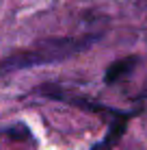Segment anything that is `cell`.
<instances>
[{"label": "cell", "instance_id": "obj_1", "mask_svg": "<svg viewBox=\"0 0 147 150\" xmlns=\"http://www.w3.org/2000/svg\"><path fill=\"white\" fill-rule=\"evenodd\" d=\"M93 37H52L43 39L39 44L30 46L26 50H20L4 61H0V72H11V70H26L37 68L45 63H56V61L69 59V57L82 52L91 46Z\"/></svg>", "mask_w": 147, "mask_h": 150}, {"label": "cell", "instance_id": "obj_2", "mask_svg": "<svg viewBox=\"0 0 147 150\" xmlns=\"http://www.w3.org/2000/svg\"><path fill=\"white\" fill-rule=\"evenodd\" d=\"M134 63H136V57H125V59H119V61H115V63H110L108 70H106V74H104V81L108 83V85L121 81L125 74L132 72Z\"/></svg>", "mask_w": 147, "mask_h": 150}]
</instances>
